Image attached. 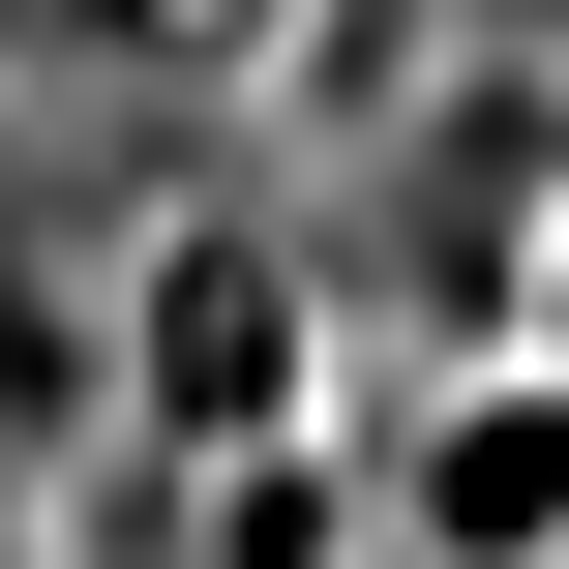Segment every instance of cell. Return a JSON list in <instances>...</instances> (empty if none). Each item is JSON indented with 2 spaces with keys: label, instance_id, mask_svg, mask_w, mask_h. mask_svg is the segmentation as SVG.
Returning <instances> with one entry per match:
<instances>
[{
  "label": "cell",
  "instance_id": "1",
  "mask_svg": "<svg viewBox=\"0 0 569 569\" xmlns=\"http://www.w3.org/2000/svg\"><path fill=\"white\" fill-rule=\"evenodd\" d=\"M240 569H569V0H330L210 330Z\"/></svg>",
  "mask_w": 569,
  "mask_h": 569
}]
</instances>
